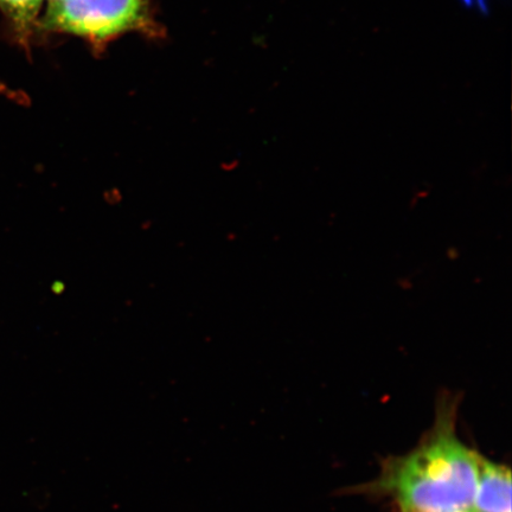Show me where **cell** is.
<instances>
[{
  "mask_svg": "<svg viewBox=\"0 0 512 512\" xmlns=\"http://www.w3.org/2000/svg\"><path fill=\"white\" fill-rule=\"evenodd\" d=\"M511 473L507 466L480 458L473 512H511Z\"/></svg>",
  "mask_w": 512,
  "mask_h": 512,
  "instance_id": "obj_3",
  "label": "cell"
},
{
  "mask_svg": "<svg viewBox=\"0 0 512 512\" xmlns=\"http://www.w3.org/2000/svg\"><path fill=\"white\" fill-rule=\"evenodd\" d=\"M0 93H5V94H8V95L10 94V96H14V95H12V94H14V93H12L11 91H9V89H8V88H6V87L3 85V83H0Z\"/></svg>",
  "mask_w": 512,
  "mask_h": 512,
  "instance_id": "obj_6",
  "label": "cell"
},
{
  "mask_svg": "<svg viewBox=\"0 0 512 512\" xmlns=\"http://www.w3.org/2000/svg\"><path fill=\"white\" fill-rule=\"evenodd\" d=\"M48 4L61 2V0H47Z\"/></svg>",
  "mask_w": 512,
  "mask_h": 512,
  "instance_id": "obj_7",
  "label": "cell"
},
{
  "mask_svg": "<svg viewBox=\"0 0 512 512\" xmlns=\"http://www.w3.org/2000/svg\"><path fill=\"white\" fill-rule=\"evenodd\" d=\"M467 10H478L480 14L488 16L490 12L488 0H459Z\"/></svg>",
  "mask_w": 512,
  "mask_h": 512,
  "instance_id": "obj_5",
  "label": "cell"
},
{
  "mask_svg": "<svg viewBox=\"0 0 512 512\" xmlns=\"http://www.w3.org/2000/svg\"><path fill=\"white\" fill-rule=\"evenodd\" d=\"M44 0H0V10L8 17L22 41L28 40L36 27Z\"/></svg>",
  "mask_w": 512,
  "mask_h": 512,
  "instance_id": "obj_4",
  "label": "cell"
},
{
  "mask_svg": "<svg viewBox=\"0 0 512 512\" xmlns=\"http://www.w3.org/2000/svg\"><path fill=\"white\" fill-rule=\"evenodd\" d=\"M42 25L94 43L128 31L155 30L149 0H61L48 4Z\"/></svg>",
  "mask_w": 512,
  "mask_h": 512,
  "instance_id": "obj_2",
  "label": "cell"
},
{
  "mask_svg": "<svg viewBox=\"0 0 512 512\" xmlns=\"http://www.w3.org/2000/svg\"><path fill=\"white\" fill-rule=\"evenodd\" d=\"M480 458L445 422L425 444L387 465L379 485L401 512H470Z\"/></svg>",
  "mask_w": 512,
  "mask_h": 512,
  "instance_id": "obj_1",
  "label": "cell"
},
{
  "mask_svg": "<svg viewBox=\"0 0 512 512\" xmlns=\"http://www.w3.org/2000/svg\"><path fill=\"white\" fill-rule=\"evenodd\" d=\"M470 512H473V511H470Z\"/></svg>",
  "mask_w": 512,
  "mask_h": 512,
  "instance_id": "obj_8",
  "label": "cell"
}]
</instances>
